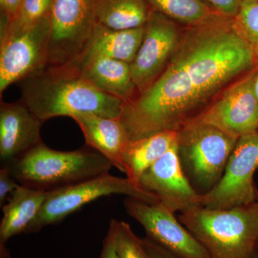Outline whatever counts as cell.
<instances>
[{"label": "cell", "instance_id": "6da1fadb", "mask_svg": "<svg viewBox=\"0 0 258 258\" xmlns=\"http://www.w3.org/2000/svg\"><path fill=\"white\" fill-rule=\"evenodd\" d=\"M174 54L184 66L204 108L227 83L257 66L232 18L225 17L186 27Z\"/></svg>", "mask_w": 258, "mask_h": 258}, {"label": "cell", "instance_id": "7a4b0ae2", "mask_svg": "<svg viewBox=\"0 0 258 258\" xmlns=\"http://www.w3.org/2000/svg\"><path fill=\"white\" fill-rule=\"evenodd\" d=\"M204 108L177 56L147 91L125 103L120 120L132 140L154 134L179 132Z\"/></svg>", "mask_w": 258, "mask_h": 258}, {"label": "cell", "instance_id": "3957f363", "mask_svg": "<svg viewBox=\"0 0 258 258\" xmlns=\"http://www.w3.org/2000/svg\"><path fill=\"white\" fill-rule=\"evenodd\" d=\"M21 102L45 122L59 116L91 113L118 118L124 101L103 92L68 64L47 66L21 81Z\"/></svg>", "mask_w": 258, "mask_h": 258}, {"label": "cell", "instance_id": "277c9868", "mask_svg": "<svg viewBox=\"0 0 258 258\" xmlns=\"http://www.w3.org/2000/svg\"><path fill=\"white\" fill-rule=\"evenodd\" d=\"M210 258H252L258 240V201L228 209L195 207L178 217Z\"/></svg>", "mask_w": 258, "mask_h": 258}, {"label": "cell", "instance_id": "5b68a950", "mask_svg": "<svg viewBox=\"0 0 258 258\" xmlns=\"http://www.w3.org/2000/svg\"><path fill=\"white\" fill-rule=\"evenodd\" d=\"M7 166L19 184L45 192L109 173L113 167L91 148L60 152L43 142Z\"/></svg>", "mask_w": 258, "mask_h": 258}, {"label": "cell", "instance_id": "8992f818", "mask_svg": "<svg viewBox=\"0 0 258 258\" xmlns=\"http://www.w3.org/2000/svg\"><path fill=\"white\" fill-rule=\"evenodd\" d=\"M238 139L212 125L191 120L178 132L180 162L194 189L200 195L221 179Z\"/></svg>", "mask_w": 258, "mask_h": 258}, {"label": "cell", "instance_id": "52a82bcc", "mask_svg": "<svg viewBox=\"0 0 258 258\" xmlns=\"http://www.w3.org/2000/svg\"><path fill=\"white\" fill-rule=\"evenodd\" d=\"M111 195H124L145 203L159 204L152 194L134 184L128 178L106 173L46 192L41 210L27 233L37 232L46 226L58 224L85 205Z\"/></svg>", "mask_w": 258, "mask_h": 258}, {"label": "cell", "instance_id": "ba28073f", "mask_svg": "<svg viewBox=\"0 0 258 258\" xmlns=\"http://www.w3.org/2000/svg\"><path fill=\"white\" fill-rule=\"evenodd\" d=\"M96 2L52 1L48 66H63L82 53L97 25Z\"/></svg>", "mask_w": 258, "mask_h": 258}, {"label": "cell", "instance_id": "9c48e42d", "mask_svg": "<svg viewBox=\"0 0 258 258\" xmlns=\"http://www.w3.org/2000/svg\"><path fill=\"white\" fill-rule=\"evenodd\" d=\"M50 16L25 30L1 34L0 94L48 66Z\"/></svg>", "mask_w": 258, "mask_h": 258}, {"label": "cell", "instance_id": "30bf717a", "mask_svg": "<svg viewBox=\"0 0 258 258\" xmlns=\"http://www.w3.org/2000/svg\"><path fill=\"white\" fill-rule=\"evenodd\" d=\"M258 168V129L240 137L231 154L221 179L202 195V206L228 209L258 201L254 174Z\"/></svg>", "mask_w": 258, "mask_h": 258}, {"label": "cell", "instance_id": "8fae6325", "mask_svg": "<svg viewBox=\"0 0 258 258\" xmlns=\"http://www.w3.org/2000/svg\"><path fill=\"white\" fill-rule=\"evenodd\" d=\"M255 69L226 88L191 120L212 125L236 139L257 130L258 101L254 89Z\"/></svg>", "mask_w": 258, "mask_h": 258}, {"label": "cell", "instance_id": "7c38bea8", "mask_svg": "<svg viewBox=\"0 0 258 258\" xmlns=\"http://www.w3.org/2000/svg\"><path fill=\"white\" fill-rule=\"evenodd\" d=\"M179 24L151 10L143 41L130 64L139 95L147 91L167 67L184 30Z\"/></svg>", "mask_w": 258, "mask_h": 258}, {"label": "cell", "instance_id": "4fadbf2b", "mask_svg": "<svg viewBox=\"0 0 258 258\" xmlns=\"http://www.w3.org/2000/svg\"><path fill=\"white\" fill-rule=\"evenodd\" d=\"M127 214L144 227L147 238L179 258H210L206 249L184 227L174 212L159 204L127 198Z\"/></svg>", "mask_w": 258, "mask_h": 258}, {"label": "cell", "instance_id": "5bb4252c", "mask_svg": "<svg viewBox=\"0 0 258 258\" xmlns=\"http://www.w3.org/2000/svg\"><path fill=\"white\" fill-rule=\"evenodd\" d=\"M139 185L174 213L202 206V195L194 189L183 170L177 143L144 171Z\"/></svg>", "mask_w": 258, "mask_h": 258}, {"label": "cell", "instance_id": "9a60e30c", "mask_svg": "<svg viewBox=\"0 0 258 258\" xmlns=\"http://www.w3.org/2000/svg\"><path fill=\"white\" fill-rule=\"evenodd\" d=\"M44 122L22 102L1 103L0 160L9 165L15 159L42 142L40 129Z\"/></svg>", "mask_w": 258, "mask_h": 258}, {"label": "cell", "instance_id": "2e32d148", "mask_svg": "<svg viewBox=\"0 0 258 258\" xmlns=\"http://www.w3.org/2000/svg\"><path fill=\"white\" fill-rule=\"evenodd\" d=\"M103 92L130 103L139 96L128 62L98 54H83L67 63Z\"/></svg>", "mask_w": 258, "mask_h": 258}, {"label": "cell", "instance_id": "e0dca14e", "mask_svg": "<svg viewBox=\"0 0 258 258\" xmlns=\"http://www.w3.org/2000/svg\"><path fill=\"white\" fill-rule=\"evenodd\" d=\"M79 125L88 147L96 151L124 173L123 152L132 139L120 118H112L91 113L71 117Z\"/></svg>", "mask_w": 258, "mask_h": 258}, {"label": "cell", "instance_id": "ac0fdd59", "mask_svg": "<svg viewBox=\"0 0 258 258\" xmlns=\"http://www.w3.org/2000/svg\"><path fill=\"white\" fill-rule=\"evenodd\" d=\"M46 198V192L20 185L12 195L3 210L0 222V243L12 237L27 233L36 218Z\"/></svg>", "mask_w": 258, "mask_h": 258}, {"label": "cell", "instance_id": "d6986e66", "mask_svg": "<svg viewBox=\"0 0 258 258\" xmlns=\"http://www.w3.org/2000/svg\"><path fill=\"white\" fill-rule=\"evenodd\" d=\"M177 139L178 132L167 131L131 140L122 157L126 177L139 186V179L144 171L175 145Z\"/></svg>", "mask_w": 258, "mask_h": 258}, {"label": "cell", "instance_id": "ffe728a7", "mask_svg": "<svg viewBox=\"0 0 258 258\" xmlns=\"http://www.w3.org/2000/svg\"><path fill=\"white\" fill-rule=\"evenodd\" d=\"M144 33L145 25L133 30H116L97 24L81 55L98 54L131 64L142 45Z\"/></svg>", "mask_w": 258, "mask_h": 258}, {"label": "cell", "instance_id": "44dd1931", "mask_svg": "<svg viewBox=\"0 0 258 258\" xmlns=\"http://www.w3.org/2000/svg\"><path fill=\"white\" fill-rule=\"evenodd\" d=\"M151 10L147 0H96V23L112 30L142 28Z\"/></svg>", "mask_w": 258, "mask_h": 258}, {"label": "cell", "instance_id": "7402d4cb", "mask_svg": "<svg viewBox=\"0 0 258 258\" xmlns=\"http://www.w3.org/2000/svg\"><path fill=\"white\" fill-rule=\"evenodd\" d=\"M151 9L185 27H195L222 18L202 0H147ZM226 18V17H225Z\"/></svg>", "mask_w": 258, "mask_h": 258}, {"label": "cell", "instance_id": "603a6c76", "mask_svg": "<svg viewBox=\"0 0 258 258\" xmlns=\"http://www.w3.org/2000/svg\"><path fill=\"white\" fill-rule=\"evenodd\" d=\"M53 0H23L15 18L1 28V34L20 31L35 25L50 15Z\"/></svg>", "mask_w": 258, "mask_h": 258}, {"label": "cell", "instance_id": "cb8c5ba5", "mask_svg": "<svg viewBox=\"0 0 258 258\" xmlns=\"http://www.w3.org/2000/svg\"><path fill=\"white\" fill-rule=\"evenodd\" d=\"M115 227L117 258H150L143 239L136 235L129 224L112 219Z\"/></svg>", "mask_w": 258, "mask_h": 258}, {"label": "cell", "instance_id": "d4e9b609", "mask_svg": "<svg viewBox=\"0 0 258 258\" xmlns=\"http://www.w3.org/2000/svg\"><path fill=\"white\" fill-rule=\"evenodd\" d=\"M237 33L247 42L258 66V3H243L232 18Z\"/></svg>", "mask_w": 258, "mask_h": 258}, {"label": "cell", "instance_id": "484cf974", "mask_svg": "<svg viewBox=\"0 0 258 258\" xmlns=\"http://www.w3.org/2000/svg\"><path fill=\"white\" fill-rule=\"evenodd\" d=\"M7 166L0 169V206L3 208L15 190L20 186Z\"/></svg>", "mask_w": 258, "mask_h": 258}, {"label": "cell", "instance_id": "4316f807", "mask_svg": "<svg viewBox=\"0 0 258 258\" xmlns=\"http://www.w3.org/2000/svg\"><path fill=\"white\" fill-rule=\"evenodd\" d=\"M222 16L234 18L239 13L241 0H202Z\"/></svg>", "mask_w": 258, "mask_h": 258}, {"label": "cell", "instance_id": "83f0119b", "mask_svg": "<svg viewBox=\"0 0 258 258\" xmlns=\"http://www.w3.org/2000/svg\"><path fill=\"white\" fill-rule=\"evenodd\" d=\"M23 0H0L1 28L6 26L16 16Z\"/></svg>", "mask_w": 258, "mask_h": 258}, {"label": "cell", "instance_id": "f1b7e54d", "mask_svg": "<svg viewBox=\"0 0 258 258\" xmlns=\"http://www.w3.org/2000/svg\"><path fill=\"white\" fill-rule=\"evenodd\" d=\"M99 258H117L115 249V227L113 220L110 222L109 228L103 240Z\"/></svg>", "mask_w": 258, "mask_h": 258}, {"label": "cell", "instance_id": "f546056e", "mask_svg": "<svg viewBox=\"0 0 258 258\" xmlns=\"http://www.w3.org/2000/svg\"><path fill=\"white\" fill-rule=\"evenodd\" d=\"M143 240L150 258H179L147 237L143 238Z\"/></svg>", "mask_w": 258, "mask_h": 258}, {"label": "cell", "instance_id": "4dcf8cb0", "mask_svg": "<svg viewBox=\"0 0 258 258\" xmlns=\"http://www.w3.org/2000/svg\"><path fill=\"white\" fill-rule=\"evenodd\" d=\"M254 89L258 101V66H257L255 70H254Z\"/></svg>", "mask_w": 258, "mask_h": 258}, {"label": "cell", "instance_id": "1f68e13d", "mask_svg": "<svg viewBox=\"0 0 258 258\" xmlns=\"http://www.w3.org/2000/svg\"><path fill=\"white\" fill-rule=\"evenodd\" d=\"M243 3H258V0H241Z\"/></svg>", "mask_w": 258, "mask_h": 258}, {"label": "cell", "instance_id": "d6a6232c", "mask_svg": "<svg viewBox=\"0 0 258 258\" xmlns=\"http://www.w3.org/2000/svg\"><path fill=\"white\" fill-rule=\"evenodd\" d=\"M254 255L255 256V257H258V240L257 242V244H256L255 250H254Z\"/></svg>", "mask_w": 258, "mask_h": 258}, {"label": "cell", "instance_id": "836d02e7", "mask_svg": "<svg viewBox=\"0 0 258 258\" xmlns=\"http://www.w3.org/2000/svg\"><path fill=\"white\" fill-rule=\"evenodd\" d=\"M252 258H258V257H255V256H254H254H253V257H252Z\"/></svg>", "mask_w": 258, "mask_h": 258}]
</instances>
